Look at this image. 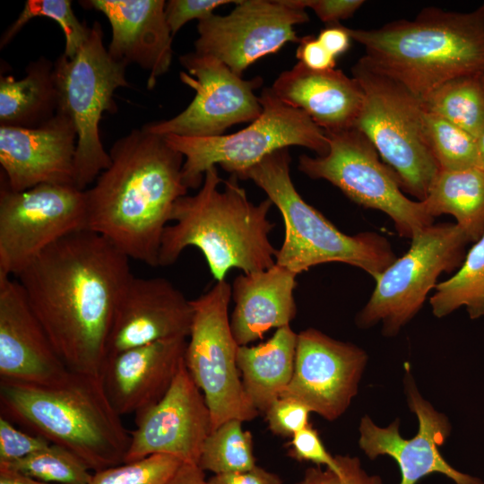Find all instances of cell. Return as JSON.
<instances>
[{"instance_id": "obj_1", "label": "cell", "mask_w": 484, "mask_h": 484, "mask_svg": "<svg viewBox=\"0 0 484 484\" xmlns=\"http://www.w3.org/2000/svg\"><path fill=\"white\" fill-rule=\"evenodd\" d=\"M131 275L125 255L82 229L48 246L14 277L66 368L99 376Z\"/></svg>"}, {"instance_id": "obj_2", "label": "cell", "mask_w": 484, "mask_h": 484, "mask_svg": "<svg viewBox=\"0 0 484 484\" xmlns=\"http://www.w3.org/2000/svg\"><path fill=\"white\" fill-rule=\"evenodd\" d=\"M110 165L84 190L86 229L129 259L159 266L163 232L186 195L183 155L162 135L134 129L109 150Z\"/></svg>"}, {"instance_id": "obj_3", "label": "cell", "mask_w": 484, "mask_h": 484, "mask_svg": "<svg viewBox=\"0 0 484 484\" xmlns=\"http://www.w3.org/2000/svg\"><path fill=\"white\" fill-rule=\"evenodd\" d=\"M238 179L231 175L223 180L218 167H211L198 192L176 202L174 223L162 235L159 266L174 264L188 246L203 253L217 281L233 268L248 273L274 265L278 249L269 238L274 223L268 219L273 204L268 198L251 202Z\"/></svg>"}, {"instance_id": "obj_4", "label": "cell", "mask_w": 484, "mask_h": 484, "mask_svg": "<svg viewBox=\"0 0 484 484\" xmlns=\"http://www.w3.org/2000/svg\"><path fill=\"white\" fill-rule=\"evenodd\" d=\"M0 411L72 452L92 472L123 463L131 441L98 376L68 371L48 385L0 379Z\"/></svg>"}, {"instance_id": "obj_5", "label": "cell", "mask_w": 484, "mask_h": 484, "mask_svg": "<svg viewBox=\"0 0 484 484\" xmlns=\"http://www.w3.org/2000/svg\"><path fill=\"white\" fill-rule=\"evenodd\" d=\"M347 30L371 67L420 99L452 78L484 73V3L468 13L428 7L413 20Z\"/></svg>"}, {"instance_id": "obj_6", "label": "cell", "mask_w": 484, "mask_h": 484, "mask_svg": "<svg viewBox=\"0 0 484 484\" xmlns=\"http://www.w3.org/2000/svg\"><path fill=\"white\" fill-rule=\"evenodd\" d=\"M289 148L278 150L246 171L280 211L285 227L275 263L298 275L311 267L341 263L358 267L376 280L396 260L391 244L376 232L348 235L303 200L290 177Z\"/></svg>"}, {"instance_id": "obj_7", "label": "cell", "mask_w": 484, "mask_h": 484, "mask_svg": "<svg viewBox=\"0 0 484 484\" xmlns=\"http://www.w3.org/2000/svg\"><path fill=\"white\" fill-rule=\"evenodd\" d=\"M351 73L364 93L355 127L371 142L401 188L423 201L440 168L424 134L420 99L362 57Z\"/></svg>"}, {"instance_id": "obj_8", "label": "cell", "mask_w": 484, "mask_h": 484, "mask_svg": "<svg viewBox=\"0 0 484 484\" xmlns=\"http://www.w3.org/2000/svg\"><path fill=\"white\" fill-rule=\"evenodd\" d=\"M126 66L105 48L99 22H93L86 41L73 58L62 54L54 62L57 110L73 120L77 133L73 183L80 190H86L110 165L99 126L104 112L117 111L116 90L130 86Z\"/></svg>"}, {"instance_id": "obj_9", "label": "cell", "mask_w": 484, "mask_h": 484, "mask_svg": "<svg viewBox=\"0 0 484 484\" xmlns=\"http://www.w3.org/2000/svg\"><path fill=\"white\" fill-rule=\"evenodd\" d=\"M259 99L260 117L234 134L206 138L164 136L184 157L183 179L187 188L200 187L211 167L219 165L239 178L267 155L290 146L307 148L318 156L327 153L325 132L307 114L281 101L271 88H264Z\"/></svg>"}, {"instance_id": "obj_10", "label": "cell", "mask_w": 484, "mask_h": 484, "mask_svg": "<svg viewBox=\"0 0 484 484\" xmlns=\"http://www.w3.org/2000/svg\"><path fill=\"white\" fill-rule=\"evenodd\" d=\"M468 243L456 223L423 229L411 238L408 252L375 280L368 301L357 314V325L368 328L382 322L383 334L395 336L420 310L440 274L461 266Z\"/></svg>"}, {"instance_id": "obj_11", "label": "cell", "mask_w": 484, "mask_h": 484, "mask_svg": "<svg viewBox=\"0 0 484 484\" xmlns=\"http://www.w3.org/2000/svg\"><path fill=\"white\" fill-rule=\"evenodd\" d=\"M325 134L327 153L301 155L299 171L311 178L329 181L359 205L387 214L401 237L411 239L433 224L434 218L423 203L404 195L397 177L361 131L351 127Z\"/></svg>"}, {"instance_id": "obj_12", "label": "cell", "mask_w": 484, "mask_h": 484, "mask_svg": "<svg viewBox=\"0 0 484 484\" xmlns=\"http://www.w3.org/2000/svg\"><path fill=\"white\" fill-rule=\"evenodd\" d=\"M230 299L231 285L224 280L191 300L186 366L209 407L212 430L229 419L250 421L259 414L245 392L238 367L239 345L230 327Z\"/></svg>"}, {"instance_id": "obj_13", "label": "cell", "mask_w": 484, "mask_h": 484, "mask_svg": "<svg viewBox=\"0 0 484 484\" xmlns=\"http://www.w3.org/2000/svg\"><path fill=\"white\" fill-rule=\"evenodd\" d=\"M84 190L40 184L13 191L0 184V275L15 276L67 235L86 229Z\"/></svg>"}, {"instance_id": "obj_14", "label": "cell", "mask_w": 484, "mask_h": 484, "mask_svg": "<svg viewBox=\"0 0 484 484\" xmlns=\"http://www.w3.org/2000/svg\"><path fill=\"white\" fill-rule=\"evenodd\" d=\"M179 62L187 70L180 73V79L195 96L176 117L143 125L146 131L162 136L214 137L262 114L260 99L254 93L263 84L261 77L245 80L216 57L195 51L182 55Z\"/></svg>"}, {"instance_id": "obj_15", "label": "cell", "mask_w": 484, "mask_h": 484, "mask_svg": "<svg viewBox=\"0 0 484 484\" xmlns=\"http://www.w3.org/2000/svg\"><path fill=\"white\" fill-rule=\"evenodd\" d=\"M227 15L212 14L198 22L194 51L210 55L242 77L260 58L298 43L294 26L308 22L298 0H241Z\"/></svg>"}, {"instance_id": "obj_16", "label": "cell", "mask_w": 484, "mask_h": 484, "mask_svg": "<svg viewBox=\"0 0 484 484\" xmlns=\"http://www.w3.org/2000/svg\"><path fill=\"white\" fill-rule=\"evenodd\" d=\"M367 355L355 344L308 328L298 333L294 371L281 397L293 398L333 421L357 395Z\"/></svg>"}, {"instance_id": "obj_17", "label": "cell", "mask_w": 484, "mask_h": 484, "mask_svg": "<svg viewBox=\"0 0 484 484\" xmlns=\"http://www.w3.org/2000/svg\"><path fill=\"white\" fill-rule=\"evenodd\" d=\"M211 432L209 407L185 363L165 395L135 414V428L130 433L124 462L164 454L197 465Z\"/></svg>"}, {"instance_id": "obj_18", "label": "cell", "mask_w": 484, "mask_h": 484, "mask_svg": "<svg viewBox=\"0 0 484 484\" xmlns=\"http://www.w3.org/2000/svg\"><path fill=\"white\" fill-rule=\"evenodd\" d=\"M404 385L408 406L418 418L417 435L403 438L399 433L398 419L381 428L365 415L359 428V445L364 454L371 460L379 455L395 460L401 471L399 484H417L432 473L443 474L455 484H484L481 480L453 468L440 454L438 447L449 436L451 425L445 414L436 411L419 394L410 370H406Z\"/></svg>"}, {"instance_id": "obj_19", "label": "cell", "mask_w": 484, "mask_h": 484, "mask_svg": "<svg viewBox=\"0 0 484 484\" xmlns=\"http://www.w3.org/2000/svg\"><path fill=\"white\" fill-rule=\"evenodd\" d=\"M192 320L191 300L169 280L132 274L115 309L106 358L161 340L188 338Z\"/></svg>"}, {"instance_id": "obj_20", "label": "cell", "mask_w": 484, "mask_h": 484, "mask_svg": "<svg viewBox=\"0 0 484 484\" xmlns=\"http://www.w3.org/2000/svg\"><path fill=\"white\" fill-rule=\"evenodd\" d=\"M76 143L73 120L59 110L35 128L0 126L1 181L13 191L40 184L74 186Z\"/></svg>"}, {"instance_id": "obj_21", "label": "cell", "mask_w": 484, "mask_h": 484, "mask_svg": "<svg viewBox=\"0 0 484 484\" xmlns=\"http://www.w3.org/2000/svg\"><path fill=\"white\" fill-rule=\"evenodd\" d=\"M68 371L21 284L0 275V379L48 385Z\"/></svg>"}, {"instance_id": "obj_22", "label": "cell", "mask_w": 484, "mask_h": 484, "mask_svg": "<svg viewBox=\"0 0 484 484\" xmlns=\"http://www.w3.org/2000/svg\"><path fill=\"white\" fill-rule=\"evenodd\" d=\"M186 337H176L108 356L99 377L114 410L135 415L158 402L186 363Z\"/></svg>"}, {"instance_id": "obj_23", "label": "cell", "mask_w": 484, "mask_h": 484, "mask_svg": "<svg viewBox=\"0 0 484 484\" xmlns=\"http://www.w3.org/2000/svg\"><path fill=\"white\" fill-rule=\"evenodd\" d=\"M82 5L102 13L108 20L112 37L109 55L126 65L135 64L149 72L152 89L172 62L173 35L165 15L163 0H90Z\"/></svg>"}, {"instance_id": "obj_24", "label": "cell", "mask_w": 484, "mask_h": 484, "mask_svg": "<svg viewBox=\"0 0 484 484\" xmlns=\"http://www.w3.org/2000/svg\"><path fill=\"white\" fill-rule=\"evenodd\" d=\"M287 105L300 109L324 132L355 127L364 93L353 77L340 69L313 71L298 62L271 87Z\"/></svg>"}, {"instance_id": "obj_25", "label": "cell", "mask_w": 484, "mask_h": 484, "mask_svg": "<svg viewBox=\"0 0 484 484\" xmlns=\"http://www.w3.org/2000/svg\"><path fill=\"white\" fill-rule=\"evenodd\" d=\"M297 276L275 263L266 270L243 272L235 278L231 285L235 307L229 319L239 346L262 339L272 329L290 325L297 314Z\"/></svg>"}, {"instance_id": "obj_26", "label": "cell", "mask_w": 484, "mask_h": 484, "mask_svg": "<svg viewBox=\"0 0 484 484\" xmlns=\"http://www.w3.org/2000/svg\"><path fill=\"white\" fill-rule=\"evenodd\" d=\"M298 333L290 325L276 329L266 341L239 346L238 367L252 405L265 412L290 385L295 365Z\"/></svg>"}, {"instance_id": "obj_27", "label": "cell", "mask_w": 484, "mask_h": 484, "mask_svg": "<svg viewBox=\"0 0 484 484\" xmlns=\"http://www.w3.org/2000/svg\"><path fill=\"white\" fill-rule=\"evenodd\" d=\"M58 109L54 62L40 56L25 69V76L0 77V126L35 128L50 120Z\"/></svg>"}, {"instance_id": "obj_28", "label": "cell", "mask_w": 484, "mask_h": 484, "mask_svg": "<svg viewBox=\"0 0 484 484\" xmlns=\"http://www.w3.org/2000/svg\"><path fill=\"white\" fill-rule=\"evenodd\" d=\"M421 202L433 218L441 214L454 216L470 242L475 243L484 235V171L481 169H440Z\"/></svg>"}, {"instance_id": "obj_29", "label": "cell", "mask_w": 484, "mask_h": 484, "mask_svg": "<svg viewBox=\"0 0 484 484\" xmlns=\"http://www.w3.org/2000/svg\"><path fill=\"white\" fill-rule=\"evenodd\" d=\"M420 100L424 110L446 119L476 139L484 131V73L452 78Z\"/></svg>"}, {"instance_id": "obj_30", "label": "cell", "mask_w": 484, "mask_h": 484, "mask_svg": "<svg viewBox=\"0 0 484 484\" xmlns=\"http://www.w3.org/2000/svg\"><path fill=\"white\" fill-rule=\"evenodd\" d=\"M429 303L436 317L465 307L471 319L484 315V235L474 243L449 279L436 285Z\"/></svg>"}, {"instance_id": "obj_31", "label": "cell", "mask_w": 484, "mask_h": 484, "mask_svg": "<svg viewBox=\"0 0 484 484\" xmlns=\"http://www.w3.org/2000/svg\"><path fill=\"white\" fill-rule=\"evenodd\" d=\"M197 466L213 474L241 472L256 466L253 436L243 421L231 419L212 430L202 447Z\"/></svg>"}, {"instance_id": "obj_32", "label": "cell", "mask_w": 484, "mask_h": 484, "mask_svg": "<svg viewBox=\"0 0 484 484\" xmlns=\"http://www.w3.org/2000/svg\"><path fill=\"white\" fill-rule=\"evenodd\" d=\"M423 128L429 149L442 170L479 169L477 139L446 119L424 110Z\"/></svg>"}, {"instance_id": "obj_33", "label": "cell", "mask_w": 484, "mask_h": 484, "mask_svg": "<svg viewBox=\"0 0 484 484\" xmlns=\"http://www.w3.org/2000/svg\"><path fill=\"white\" fill-rule=\"evenodd\" d=\"M0 466L53 484H88L93 474L78 456L54 444L10 464Z\"/></svg>"}, {"instance_id": "obj_34", "label": "cell", "mask_w": 484, "mask_h": 484, "mask_svg": "<svg viewBox=\"0 0 484 484\" xmlns=\"http://www.w3.org/2000/svg\"><path fill=\"white\" fill-rule=\"evenodd\" d=\"M42 16L58 23L65 38L63 54L68 58H73L86 41L91 27L78 20L70 0L26 1L17 19L3 33L0 39L1 48L9 44L29 21Z\"/></svg>"}, {"instance_id": "obj_35", "label": "cell", "mask_w": 484, "mask_h": 484, "mask_svg": "<svg viewBox=\"0 0 484 484\" xmlns=\"http://www.w3.org/2000/svg\"><path fill=\"white\" fill-rule=\"evenodd\" d=\"M182 463L173 456L154 454L93 472L88 484H169Z\"/></svg>"}, {"instance_id": "obj_36", "label": "cell", "mask_w": 484, "mask_h": 484, "mask_svg": "<svg viewBox=\"0 0 484 484\" xmlns=\"http://www.w3.org/2000/svg\"><path fill=\"white\" fill-rule=\"evenodd\" d=\"M341 472L320 466L307 468L295 484H383L378 475L368 474L355 456L336 455Z\"/></svg>"}, {"instance_id": "obj_37", "label": "cell", "mask_w": 484, "mask_h": 484, "mask_svg": "<svg viewBox=\"0 0 484 484\" xmlns=\"http://www.w3.org/2000/svg\"><path fill=\"white\" fill-rule=\"evenodd\" d=\"M312 411L304 403L289 397H280L264 412L271 432L281 437H292L308 427Z\"/></svg>"}, {"instance_id": "obj_38", "label": "cell", "mask_w": 484, "mask_h": 484, "mask_svg": "<svg viewBox=\"0 0 484 484\" xmlns=\"http://www.w3.org/2000/svg\"><path fill=\"white\" fill-rule=\"evenodd\" d=\"M41 436L19 428L0 416V464H10L48 446Z\"/></svg>"}, {"instance_id": "obj_39", "label": "cell", "mask_w": 484, "mask_h": 484, "mask_svg": "<svg viewBox=\"0 0 484 484\" xmlns=\"http://www.w3.org/2000/svg\"><path fill=\"white\" fill-rule=\"evenodd\" d=\"M288 454L297 461L311 462L316 466L324 465L336 472H341L336 456L329 454L317 430L311 425L291 437L289 443Z\"/></svg>"}, {"instance_id": "obj_40", "label": "cell", "mask_w": 484, "mask_h": 484, "mask_svg": "<svg viewBox=\"0 0 484 484\" xmlns=\"http://www.w3.org/2000/svg\"><path fill=\"white\" fill-rule=\"evenodd\" d=\"M229 0H169L166 2L165 15L170 31L174 35L189 21L198 22L213 14V11L224 4L236 3Z\"/></svg>"}, {"instance_id": "obj_41", "label": "cell", "mask_w": 484, "mask_h": 484, "mask_svg": "<svg viewBox=\"0 0 484 484\" xmlns=\"http://www.w3.org/2000/svg\"><path fill=\"white\" fill-rule=\"evenodd\" d=\"M301 6L312 9L327 25L351 17L365 3L362 0H298Z\"/></svg>"}, {"instance_id": "obj_42", "label": "cell", "mask_w": 484, "mask_h": 484, "mask_svg": "<svg viewBox=\"0 0 484 484\" xmlns=\"http://www.w3.org/2000/svg\"><path fill=\"white\" fill-rule=\"evenodd\" d=\"M296 56L298 62L313 71L324 72L335 69L336 66V57L314 36L300 39Z\"/></svg>"}, {"instance_id": "obj_43", "label": "cell", "mask_w": 484, "mask_h": 484, "mask_svg": "<svg viewBox=\"0 0 484 484\" xmlns=\"http://www.w3.org/2000/svg\"><path fill=\"white\" fill-rule=\"evenodd\" d=\"M207 484H282V480L277 474L256 465L246 471L213 474Z\"/></svg>"}, {"instance_id": "obj_44", "label": "cell", "mask_w": 484, "mask_h": 484, "mask_svg": "<svg viewBox=\"0 0 484 484\" xmlns=\"http://www.w3.org/2000/svg\"><path fill=\"white\" fill-rule=\"evenodd\" d=\"M317 39L334 57L344 54L351 41L347 27L341 23L326 25L320 30Z\"/></svg>"}, {"instance_id": "obj_45", "label": "cell", "mask_w": 484, "mask_h": 484, "mask_svg": "<svg viewBox=\"0 0 484 484\" xmlns=\"http://www.w3.org/2000/svg\"><path fill=\"white\" fill-rule=\"evenodd\" d=\"M169 484H207V480L196 464L182 463Z\"/></svg>"}, {"instance_id": "obj_46", "label": "cell", "mask_w": 484, "mask_h": 484, "mask_svg": "<svg viewBox=\"0 0 484 484\" xmlns=\"http://www.w3.org/2000/svg\"><path fill=\"white\" fill-rule=\"evenodd\" d=\"M0 484H53L43 482L26 475H23L14 470L0 466Z\"/></svg>"}, {"instance_id": "obj_47", "label": "cell", "mask_w": 484, "mask_h": 484, "mask_svg": "<svg viewBox=\"0 0 484 484\" xmlns=\"http://www.w3.org/2000/svg\"><path fill=\"white\" fill-rule=\"evenodd\" d=\"M477 149L479 157V169L484 171V131L479 138H477Z\"/></svg>"}]
</instances>
